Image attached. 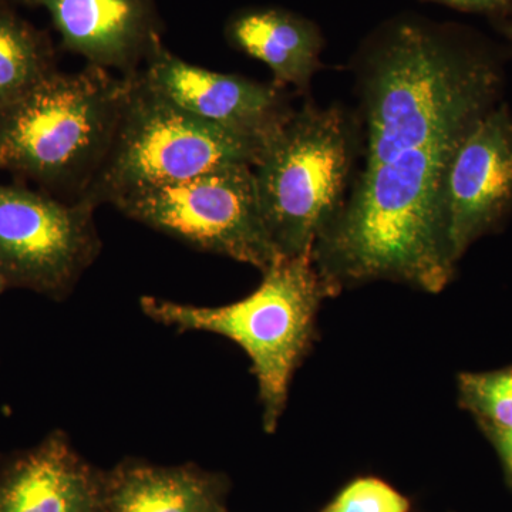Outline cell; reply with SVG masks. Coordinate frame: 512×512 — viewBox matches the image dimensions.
Masks as SVG:
<instances>
[{"label": "cell", "instance_id": "obj_10", "mask_svg": "<svg viewBox=\"0 0 512 512\" xmlns=\"http://www.w3.org/2000/svg\"><path fill=\"white\" fill-rule=\"evenodd\" d=\"M45 9L64 50L90 66L133 76L164 46L156 0H8Z\"/></svg>", "mask_w": 512, "mask_h": 512}, {"label": "cell", "instance_id": "obj_11", "mask_svg": "<svg viewBox=\"0 0 512 512\" xmlns=\"http://www.w3.org/2000/svg\"><path fill=\"white\" fill-rule=\"evenodd\" d=\"M104 474L63 431L20 454L0 473V512H101Z\"/></svg>", "mask_w": 512, "mask_h": 512}, {"label": "cell", "instance_id": "obj_14", "mask_svg": "<svg viewBox=\"0 0 512 512\" xmlns=\"http://www.w3.org/2000/svg\"><path fill=\"white\" fill-rule=\"evenodd\" d=\"M0 0V114L57 72L52 39Z\"/></svg>", "mask_w": 512, "mask_h": 512}, {"label": "cell", "instance_id": "obj_3", "mask_svg": "<svg viewBox=\"0 0 512 512\" xmlns=\"http://www.w3.org/2000/svg\"><path fill=\"white\" fill-rule=\"evenodd\" d=\"M261 285L224 306H195L144 296L148 318L180 332L224 336L252 363L266 433H274L288 400L296 367L311 348L320 303L336 292L320 275L312 254L282 258L262 272Z\"/></svg>", "mask_w": 512, "mask_h": 512}, {"label": "cell", "instance_id": "obj_15", "mask_svg": "<svg viewBox=\"0 0 512 512\" xmlns=\"http://www.w3.org/2000/svg\"><path fill=\"white\" fill-rule=\"evenodd\" d=\"M458 396L487 434L512 431V366L458 377Z\"/></svg>", "mask_w": 512, "mask_h": 512}, {"label": "cell", "instance_id": "obj_17", "mask_svg": "<svg viewBox=\"0 0 512 512\" xmlns=\"http://www.w3.org/2000/svg\"><path fill=\"white\" fill-rule=\"evenodd\" d=\"M423 2L439 3L461 10V12L481 13V15L503 18L512 12V0H423Z\"/></svg>", "mask_w": 512, "mask_h": 512}, {"label": "cell", "instance_id": "obj_4", "mask_svg": "<svg viewBox=\"0 0 512 512\" xmlns=\"http://www.w3.org/2000/svg\"><path fill=\"white\" fill-rule=\"evenodd\" d=\"M352 136L342 110L306 101L252 167L262 218L282 258L312 254L345 204Z\"/></svg>", "mask_w": 512, "mask_h": 512}, {"label": "cell", "instance_id": "obj_1", "mask_svg": "<svg viewBox=\"0 0 512 512\" xmlns=\"http://www.w3.org/2000/svg\"><path fill=\"white\" fill-rule=\"evenodd\" d=\"M366 163L312 258L336 293L376 279L440 292L454 274L443 192L458 144L501 87L494 57L457 28L390 20L360 55Z\"/></svg>", "mask_w": 512, "mask_h": 512}, {"label": "cell", "instance_id": "obj_8", "mask_svg": "<svg viewBox=\"0 0 512 512\" xmlns=\"http://www.w3.org/2000/svg\"><path fill=\"white\" fill-rule=\"evenodd\" d=\"M144 82L195 119L268 146L292 116L284 87L185 62L165 46L141 69Z\"/></svg>", "mask_w": 512, "mask_h": 512}, {"label": "cell", "instance_id": "obj_12", "mask_svg": "<svg viewBox=\"0 0 512 512\" xmlns=\"http://www.w3.org/2000/svg\"><path fill=\"white\" fill-rule=\"evenodd\" d=\"M229 45L259 60L278 86L306 89L320 66L323 37L312 20L275 6L238 10L225 25Z\"/></svg>", "mask_w": 512, "mask_h": 512}, {"label": "cell", "instance_id": "obj_5", "mask_svg": "<svg viewBox=\"0 0 512 512\" xmlns=\"http://www.w3.org/2000/svg\"><path fill=\"white\" fill-rule=\"evenodd\" d=\"M140 72L127 76L109 156L82 201L94 208L114 205L136 192L180 183L222 165L258 163L266 147L195 119L154 92Z\"/></svg>", "mask_w": 512, "mask_h": 512}, {"label": "cell", "instance_id": "obj_16", "mask_svg": "<svg viewBox=\"0 0 512 512\" xmlns=\"http://www.w3.org/2000/svg\"><path fill=\"white\" fill-rule=\"evenodd\" d=\"M410 503L379 478H359L343 488L322 512H409Z\"/></svg>", "mask_w": 512, "mask_h": 512}, {"label": "cell", "instance_id": "obj_6", "mask_svg": "<svg viewBox=\"0 0 512 512\" xmlns=\"http://www.w3.org/2000/svg\"><path fill=\"white\" fill-rule=\"evenodd\" d=\"M148 228L262 272L282 259L262 218L254 170L222 165L180 183L128 195L113 205Z\"/></svg>", "mask_w": 512, "mask_h": 512}, {"label": "cell", "instance_id": "obj_13", "mask_svg": "<svg viewBox=\"0 0 512 512\" xmlns=\"http://www.w3.org/2000/svg\"><path fill=\"white\" fill-rule=\"evenodd\" d=\"M101 512H225L224 488L192 464L124 461L104 474Z\"/></svg>", "mask_w": 512, "mask_h": 512}, {"label": "cell", "instance_id": "obj_2", "mask_svg": "<svg viewBox=\"0 0 512 512\" xmlns=\"http://www.w3.org/2000/svg\"><path fill=\"white\" fill-rule=\"evenodd\" d=\"M127 84L90 64L50 74L0 114V168L82 201L109 156Z\"/></svg>", "mask_w": 512, "mask_h": 512}, {"label": "cell", "instance_id": "obj_19", "mask_svg": "<svg viewBox=\"0 0 512 512\" xmlns=\"http://www.w3.org/2000/svg\"><path fill=\"white\" fill-rule=\"evenodd\" d=\"M6 289H8V285H6V282L3 281L2 278H0V295H2V293L5 292Z\"/></svg>", "mask_w": 512, "mask_h": 512}, {"label": "cell", "instance_id": "obj_20", "mask_svg": "<svg viewBox=\"0 0 512 512\" xmlns=\"http://www.w3.org/2000/svg\"><path fill=\"white\" fill-rule=\"evenodd\" d=\"M508 36H510L511 43H512V23L510 26H508Z\"/></svg>", "mask_w": 512, "mask_h": 512}, {"label": "cell", "instance_id": "obj_7", "mask_svg": "<svg viewBox=\"0 0 512 512\" xmlns=\"http://www.w3.org/2000/svg\"><path fill=\"white\" fill-rule=\"evenodd\" d=\"M89 202L0 184V278L63 299L101 252Z\"/></svg>", "mask_w": 512, "mask_h": 512}, {"label": "cell", "instance_id": "obj_9", "mask_svg": "<svg viewBox=\"0 0 512 512\" xmlns=\"http://www.w3.org/2000/svg\"><path fill=\"white\" fill-rule=\"evenodd\" d=\"M512 207V111L494 106L470 128L451 157L443 210L448 252L457 264Z\"/></svg>", "mask_w": 512, "mask_h": 512}, {"label": "cell", "instance_id": "obj_18", "mask_svg": "<svg viewBox=\"0 0 512 512\" xmlns=\"http://www.w3.org/2000/svg\"><path fill=\"white\" fill-rule=\"evenodd\" d=\"M490 437L491 443L497 448L501 460H503L505 470L512 481V431L507 433H491L487 434Z\"/></svg>", "mask_w": 512, "mask_h": 512}]
</instances>
